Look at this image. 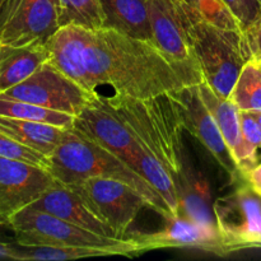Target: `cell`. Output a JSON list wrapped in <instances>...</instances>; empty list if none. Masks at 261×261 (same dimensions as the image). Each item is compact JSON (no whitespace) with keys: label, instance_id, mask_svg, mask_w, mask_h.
I'll list each match as a JSON object with an SVG mask.
<instances>
[{"label":"cell","instance_id":"obj_1","mask_svg":"<svg viewBox=\"0 0 261 261\" xmlns=\"http://www.w3.org/2000/svg\"><path fill=\"white\" fill-rule=\"evenodd\" d=\"M46 46L48 60L92 96L110 87V94L153 98L204 79L200 69L175 60L154 42L114 28L64 25Z\"/></svg>","mask_w":261,"mask_h":261},{"label":"cell","instance_id":"obj_2","mask_svg":"<svg viewBox=\"0 0 261 261\" xmlns=\"http://www.w3.org/2000/svg\"><path fill=\"white\" fill-rule=\"evenodd\" d=\"M135 135L143 149L157 158L177 185L189 153L184 145L177 105L171 93L138 99L119 94H98Z\"/></svg>","mask_w":261,"mask_h":261},{"label":"cell","instance_id":"obj_3","mask_svg":"<svg viewBox=\"0 0 261 261\" xmlns=\"http://www.w3.org/2000/svg\"><path fill=\"white\" fill-rule=\"evenodd\" d=\"M47 171L63 185H71L92 177L124 181L139 191L150 208L166 221L175 218L162 196L140 173L74 126L65 130L61 142L48 157Z\"/></svg>","mask_w":261,"mask_h":261},{"label":"cell","instance_id":"obj_4","mask_svg":"<svg viewBox=\"0 0 261 261\" xmlns=\"http://www.w3.org/2000/svg\"><path fill=\"white\" fill-rule=\"evenodd\" d=\"M189 37L203 78L222 98H229L245 64L254 56L245 31L206 19L189 0H180Z\"/></svg>","mask_w":261,"mask_h":261},{"label":"cell","instance_id":"obj_5","mask_svg":"<svg viewBox=\"0 0 261 261\" xmlns=\"http://www.w3.org/2000/svg\"><path fill=\"white\" fill-rule=\"evenodd\" d=\"M9 228L14 231L17 244L23 246L105 247L124 240L99 236L32 206L13 214L9 218Z\"/></svg>","mask_w":261,"mask_h":261},{"label":"cell","instance_id":"obj_6","mask_svg":"<svg viewBox=\"0 0 261 261\" xmlns=\"http://www.w3.org/2000/svg\"><path fill=\"white\" fill-rule=\"evenodd\" d=\"M60 27V0H3L0 5V45H46Z\"/></svg>","mask_w":261,"mask_h":261},{"label":"cell","instance_id":"obj_7","mask_svg":"<svg viewBox=\"0 0 261 261\" xmlns=\"http://www.w3.org/2000/svg\"><path fill=\"white\" fill-rule=\"evenodd\" d=\"M68 186L84 199L92 211L114 229L119 239L126 237L139 212L144 206H149L139 191L115 178L92 177Z\"/></svg>","mask_w":261,"mask_h":261},{"label":"cell","instance_id":"obj_8","mask_svg":"<svg viewBox=\"0 0 261 261\" xmlns=\"http://www.w3.org/2000/svg\"><path fill=\"white\" fill-rule=\"evenodd\" d=\"M0 94L74 116H78L93 97L50 60L45 61L25 81Z\"/></svg>","mask_w":261,"mask_h":261},{"label":"cell","instance_id":"obj_9","mask_svg":"<svg viewBox=\"0 0 261 261\" xmlns=\"http://www.w3.org/2000/svg\"><path fill=\"white\" fill-rule=\"evenodd\" d=\"M214 218L228 255L261 247V208L247 189L217 199Z\"/></svg>","mask_w":261,"mask_h":261},{"label":"cell","instance_id":"obj_10","mask_svg":"<svg viewBox=\"0 0 261 261\" xmlns=\"http://www.w3.org/2000/svg\"><path fill=\"white\" fill-rule=\"evenodd\" d=\"M73 126L133 168L140 153L144 150L129 127L98 94H94L83 111L75 116Z\"/></svg>","mask_w":261,"mask_h":261},{"label":"cell","instance_id":"obj_11","mask_svg":"<svg viewBox=\"0 0 261 261\" xmlns=\"http://www.w3.org/2000/svg\"><path fill=\"white\" fill-rule=\"evenodd\" d=\"M126 237L135 244L138 255L158 249H198L218 256L228 255L216 224L198 223L181 216L168 219L158 232Z\"/></svg>","mask_w":261,"mask_h":261},{"label":"cell","instance_id":"obj_12","mask_svg":"<svg viewBox=\"0 0 261 261\" xmlns=\"http://www.w3.org/2000/svg\"><path fill=\"white\" fill-rule=\"evenodd\" d=\"M199 84V83H198ZM198 84L170 92L177 105L184 127L199 140L228 175L239 171L213 115L201 99Z\"/></svg>","mask_w":261,"mask_h":261},{"label":"cell","instance_id":"obj_13","mask_svg":"<svg viewBox=\"0 0 261 261\" xmlns=\"http://www.w3.org/2000/svg\"><path fill=\"white\" fill-rule=\"evenodd\" d=\"M56 182L45 167L0 155V213L9 221Z\"/></svg>","mask_w":261,"mask_h":261},{"label":"cell","instance_id":"obj_14","mask_svg":"<svg viewBox=\"0 0 261 261\" xmlns=\"http://www.w3.org/2000/svg\"><path fill=\"white\" fill-rule=\"evenodd\" d=\"M153 42L180 63L199 66L189 37L180 0H148Z\"/></svg>","mask_w":261,"mask_h":261},{"label":"cell","instance_id":"obj_15","mask_svg":"<svg viewBox=\"0 0 261 261\" xmlns=\"http://www.w3.org/2000/svg\"><path fill=\"white\" fill-rule=\"evenodd\" d=\"M30 206L54 214L55 217L99 236L119 239L114 229L103 219L99 218L84 199L68 185L56 182V185L45 191Z\"/></svg>","mask_w":261,"mask_h":261},{"label":"cell","instance_id":"obj_16","mask_svg":"<svg viewBox=\"0 0 261 261\" xmlns=\"http://www.w3.org/2000/svg\"><path fill=\"white\" fill-rule=\"evenodd\" d=\"M180 200V216L204 224H216L214 201L211 185L190 157L182 167L180 180L176 185Z\"/></svg>","mask_w":261,"mask_h":261},{"label":"cell","instance_id":"obj_17","mask_svg":"<svg viewBox=\"0 0 261 261\" xmlns=\"http://www.w3.org/2000/svg\"><path fill=\"white\" fill-rule=\"evenodd\" d=\"M99 3L105 17L103 27L153 42L148 0H99Z\"/></svg>","mask_w":261,"mask_h":261},{"label":"cell","instance_id":"obj_18","mask_svg":"<svg viewBox=\"0 0 261 261\" xmlns=\"http://www.w3.org/2000/svg\"><path fill=\"white\" fill-rule=\"evenodd\" d=\"M48 58L46 45H0V93L25 81Z\"/></svg>","mask_w":261,"mask_h":261},{"label":"cell","instance_id":"obj_19","mask_svg":"<svg viewBox=\"0 0 261 261\" xmlns=\"http://www.w3.org/2000/svg\"><path fill=\"white\" fill-rule=\"evenodd\" d=\"M18 250L19 261H66L87 259L97 256H134L137 254V246L127 237L120 244L105 247H86V246H23L15 244Z\"/></svg>","mask_w":261,"mask_h":261},{"label":"cell","instance_id":"obj_20","mask_svg":"<svg viewBox=\"0 0 261 261\" xmlns=\"http://www.w3.org/2000/svg\"><path fill=\"white\" fill-rule=\"evenodd\" d=\"M68 127L0 115V130L17 142L50 157Z\"/></svg>","mask_w":261,"mask_h":261},{"label":"cell","instance_id":"obj_21","mask_svg":"<svg viewBox=\"0 0 261 261\" xmlns=\"http://www.w3.org/2000/svg\"><path fill=\"white\" fill-rule=\"evenodd\" d=\"M201 99L213 115L223 139L231 152L232 157L242 143L241 125H240V109L229 98H222L205 81L198 84Z\"/></svg>","mask_w":261,"mask_h":261},{"label":"cell","instance_id":"obj_22","mask_svg":"<svg viewBox=\"0 0 261 261\" xmlns=\"http://www.w3.org/2000/svg\"><path fill=\"white\" fill-rule=\"evenodd\" d=\"M134 170L140 173L162 196L172 216L180 217V200H178L177 189L172 176L166 170L165 166L147 150H143L138 157Z\"/></svg>","mask_w":261,"mask_h":261},{"label":"cell","instance_id":"obj_23","mask_svg":"<svg viewBox=\"0 0 261 261\" xmlns=\"http://www.w3.org/2000/svg\"><path fill=\"white\" fill-rule=\"evenodd\" d=\"M0 115L14 117V119L45 122V124L56 125L60 127H71L75 120L74 115L46 109V107L12 98L4 94H0Z\"/></svg>","mask_w":261,"mask_h":261},{"label":"cell","instance_id":"obj_24","mask_svg":"<svg viewBox=\"0 0 261 261\" xmlns=\"http://www.w3.org/2000/svg\"><path fill=\"white\" fill-rule=\"evenodd\" d=\"M229 99L242 111H261V61L257 56L244 65Z\"/></svg>","mask_w":261,"mask_h":261},{"label":"cell","instance_id":"obj_25","mask_svg":"<svg viewBox=\"0 0 261 261\" xmlns=\"http://www.w3.org/2000/svg\"><path fill=\"white\" fill-rule=\"evenodd\" d=\"M61 27L68 24L86 28L103 27L105 17L99 0H60Z\"/></svg>","mask_w":261,"mask_h":261},{"label":"cell","instance_id":"obj_26","mask_svg":"<svg viewBox=\"0 0 261 261\" xmlns=\"http://www.w3.org/2000/svg\"><path fill=\"white\" fill-rule=\"evenodd\" d=\"M0 155L12 160L23 161V162L31 163V165L41 166L47 170L48 158L37 150L23 145L22 143L17 142L12 137L7 135L0 130Z\"/></svg>","mask_w":261,"mask_h":261},{"label":"cell","instance_id":"obj_27","mask_svg":"<svg viewBox=\"0 0 261 261\" xmlns=\"http://www.w3.org/2000/svg\"><path fill=\"white\" fill-rule=\"evenodd\" d=\"M239 19L244 31L261 15V0H222Z\"/></svg>","mask_w":261,"mask_h":261},{"label":"cell","instance_id":"obj_28","mask_svg":"<svg viewBox=\"0 0 261 261\" xmlns=\"http://www.w3.org/2000/svg\"><path fill=\"white\" fill-rule=\"evenodd\" d=\"M250 48L255 56H261V15L245 30Z\"/></svg>","mask_w":261,"mask_h":261},{"label":"cell","instance_id":"obj_29","mask_svg":"<svg viewBox=\"0 0 261 261\" xmlns=\"http://www.w3.org/2000/svg\"><path fill=\"white\" fill-rule=\"evenodd\" d=\"M245 176H246L247 182H249L252 193L261 196V163L251 168L249 172L245 173Z\"/></svg>","mask_w":261,"mask_h":261},{"label":"cell","instance_id":"obj_30","mask_svg":"<svg viewBox=\"0 0 261 261\" xmlns=\"http://www.w3.org/2000/svg\"><path fill=\"white\" fill-rule=\"evenodd\" d=\"M0 259L18 260V250L15 245L0 241Z\"/></svg>","mask_w":261,"mask_h":261},{"label":"cell","instance_id":"obj_31","mask_svg":"<svg viewBox=\"0 0 261 261\" xmlns=\"http://www.w3.org/2000/svg\"><path fill=\"white\" fill-rule=\"evenodd\" d=\"M0 227H9V221L0 213Z\"/></svg>","mask_w":261,"mask_h":261},{"label":"cell","instance_id":"obj_32","mask_svg":"<svg viewBox=\"0 0 261 261\" xmlns=\"http://www.w3.org/2000/svg\"><path fill=\"white\" fill-rule=\"evenodd\" d=\"M254 112V111H252ZM255 114V116H256V119H257V121H259V124L261 125V111H259V112H254Z\"/></svg>","mask_w":261,"mask_h":261},{"label":"cell","instance_id":"obj_33","mask_svg":"<svg viewBox=\"0 0 261 261\" xmlns=\"http://www.w3.org/2000/svg\"><path fill=\"white\" fill-rule=\"evenodd\" d=\"M257 58H259V59H260V61H261V56H257Z\"/></svg>","mask_w":261,"mask_h":261},{"label":"cell","instance_id":"obj_34","mask_svg":"<svg viewBox=\"0 0 261 261\" xmlns=\"http://www.w3.org/2000/svg\"><path fill=\"white\" fill-rule=\"evenodd\" d=\"M2 2H3V0H0V5H2Z\"/></svg>","mask_w":261,"mask_h":261}]
</instances>
